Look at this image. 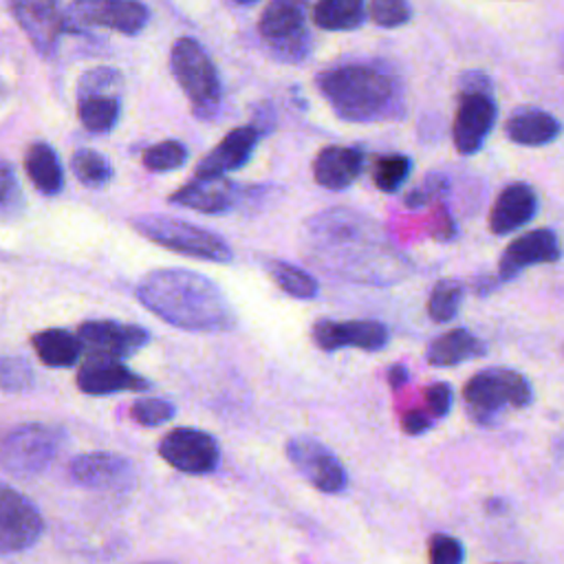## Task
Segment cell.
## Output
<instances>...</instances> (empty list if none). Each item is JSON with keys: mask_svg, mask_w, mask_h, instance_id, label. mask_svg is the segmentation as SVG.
<instances>
[{"mask_svg": "<svg viewBox=\"0 0 564 564\" xmlns=\"http://www.w3.org/2000/svg\"><path fill=\"white\" fill-rule=\"evenodd\" d=\"M304 258L330 275L370 286L397 284L412 271L379 223L344 207L319 212L306 223Z\"/></svg>", "mask_w": 564, "mask_h": 564, "instance_id": "obj_1", "label": "cell"}, {"mask_svg": "<svg viewBox=\"0 0 564 564\" xmlns=\"http://www.w3.org/2000/svg\"><path fill=\"white\" fill-rule=\"evenodd\" d=\"M333 112L352 123H383L405 117V90L399 73L377 59L348 62L315 77Z\"/></svg>", "mask_w": 564, "mask_h": 564, "instance_id": "obj_2", "label": "cell"}, {"mask_svg": "<svg viewBox=\"0 0 564 564\" xmlns=\"http://www.w3.org/2000/svg\"><path fill=\"white\" fill-rule=\"evenodd\" d=\"M137 297L163 322L185 330H227L236 315L223 291L205 275L187 269H159L148 273Z\"/></svg>", "mask_w": 564, "mask_h": 564, "instance_id": "obj_3", "label": "cell"}, {"mask_svg": "<svg viewBox=\"0 0 564 564\" xmlns=\"http://www.w3.org/2000/svg\"><path fill=\"white\" fill-rule=\"evenodd\" d=\"M533 399L529 379L511 368L491 366L478 370L463 386V405L476 425L491 427L505 410L527 408Z\"/></svg>", "mask_w": 564, "mask_h": 564, "instance_id": "obj_4", "label": "cell"}, {"mask_svg": "<svg viewBox=\"0 0 564 564\" xmlns=\"http://www.w3.org/2000/svg\"><path fill=\"white\" fill-rule=\"evenodd\" d=\"M172 73L198 119H214L220 108V79L214 62L194 37H178L170 51Z\"/></svg>", "mask_w": 564, "mask_h": 564, "instance_id": "obj_5", "label": "cell"}, {"mask_svg": "<svg viewBox=\"0 0 564 564\" xmlns=\"http://www.w3.org/2000/svg\"><path fill=\"white\" fill-rule=\"evenodd\" d=\"M132 227L148 240L170 251L198 258V260H209V262L231 260V247L218 234L205 227H198L194 223L161 216V214H145V216H137L132 220Z\"/></svg>", "mask_w": 564, "mask_h": 564, "instance_id": "obj_6", "label": "cell"}, {"mask_svg": "<svg viewBox=\"0 0 564 564\" xmlns=\"http://www.w3.org/2000/svg\"><path fill=\"white\" fill-rule=\"evenodd\" d=\"M308 0H269L258 31L273 57L297 64L311 51V33L306 26Z\"/></svg>", "mask_w": 564, "mask_h": 564, "instance_id": "obj_7", "label": "cell"}, {"mask_svg": "<svg viewBox=\"0 0 564 564\" xmlns=\"http://www.w3.org/2000/svg\"><path fill=\"white\" fill-rule=\"evenodd\" d=\"M62 432L44 423H26L11 430L0 443V467L15 478L42 474L57 454Z\"/></svg>", "mask_w": 564, "mask_h": 564, "instance_id": "obj_8", "label": "cell"}, {"mask_svg": "<svg viewBox=\"0 0 564 564\" xmlns=\"http://www.w3.org/2000/svg\"><path fill=\"white\" fill-rule=\"evenodd\" d=\"M148 20L150 11L139 0H73L62 15V29L79 33L93 26H104L134 35L145 29Z\"/></svg>", "mask_w": 564, "mask_h": 564, "instance_id": "obj_9", "label": "cell"}, {"mask_svg": "<svg viewBox=\"0 0 564 564\" xmlns=\"http://www.w3.org/2000/svg\"><path fill=\"white\" fill-rule=\"evenodd\" d=\"M498 117V106L491 90H460L452 139L460 154H474L487 141Z\"/></svg>", "mask_w": 564, "mask_h": 564, "instance_id": "obj_10", "label": "cell"}, {"mask_svg": "<svg viewBox=\"0 0 564 564\" xmlns=\"http://www.w3.org/2000/svg\"><path fill=\"white\" fill-rule=\"evenodd\" d=\"M42 529L44 522L35 505L18 489L0 482V555L29 549Z\"/></svg>", "mask_w": 564, "mask_h": 564, "instance_id": "obj_11", "label": "cell"}, {"mask_svg": "<svg viewBox=\"0 0 564 564\" xmlns=\"http://www.w3.org/2000/svg\"><path fill=\"white\" fill-rule=\"evenodd\" d=\"M286 456L295 469L319 491L339 494L346 489L348 476L339 458L317 438L293 436L286 443Z\"/></svg>", "mask_w": 564, "mask_h": 564, "instance_id": "obj_12", "label": "cell"}, {"mask_svg": "<svg viewBox=\"0 0 564 564\" xmlns=\"http://www.w3.org/2000/svg\"><path fill=\"white\" fill-rule=\"evenodd\" d=\"M159 454L174 469L185 474H207L216 469L220 449L212 434L196 427H176L159 445Z\"/></svg>", "mask_w": 564, "mask_h": 564, "instance_id": "obj_13", "label": "cell"}, {"mask_svg": "<svg viewBox=\"0 0 564 564\" xmlns=\"http://www.w3.org/2000/svg\"><path fill=\"white\" fill-rule=\"evenodd\" d=\"M562 258L560 238L553 229H531L507 245L498 262V280L509 282L520 275L527 267L557 262Z\"/></svg>", "mask_w": 564, "mask_h": 564, "instance_id": "obj_14", "label": "cell"}, {"mask_svg": "<svg viewBox=\"0 0 564 564\" xmlns=\"http://www.w3.org/2000/svg\"><path fill=\"white\" fill-rule=\"evenodd\" d=\"M388 326L375 319H317L313 326V339L322 350L339 348H361V350H381L388 344Z\"/></svg>", "mask_w": 564, "mask_h": 564, "instance_id": "obj_15", "label": "cell"}, {"mask_svg": "<svg viewBox=\"0 0 564 564\" xmlns=\"http://www.w3.org/2000/svg\"><path fill=\"white\" fill-rule=\"evenodd\" d=\"M77 386L86 394H112V392H123V390H145L148 381L132 372L119 357H110L104 352L90 355L77 372Z\"/></svg>", "mask_w": 564, "mask_h": 564, "instance_id": "obj_16", "label": "cell"}, {"mask_svg": "<svg viewBox=\"0 0 564 564\" xmlns=\"http://www.w3.org/2000/svg\"><path fill=\"white\" fill-rule=\"evenodd\" d=\"M9 7L33 48L44 57L53 55L64 31L57 0H9Z\"/></svg>", "mask_w": 564, "mask_h": 564, "instance_id": "obj_17", "label": "cell"}, {"mask_svg": "<svg viewBox=\"0 0 564 564\" xmlns=\"http://www.w3.org/2000/svg\"><path fill=\"white\" fill-rule=\"evenodd\" d=\"M70 478L93 489H128L134 482V467L128 458L110 452L79 454L70 460Z\"/></svg>", "mask_w": 564, "mask_h": 564, "instance_id": "obj_18", "label": "cell"}, {"mask_svg": "<svg viewBox=\"0 0 564 564\" xmlns=\"http://www.w3.org/2000/svg\"><path fill=\"white\" fill-rule=\"evenodd\" d=\"M79 339L93 350L110 357H128L145 346L148 333L137 324H123L115 319H90L77 330Z\"/></svg>", "mask_w": 564, "mask_h": 564, "instance_id": "obj_19", "label": "cell"}, {"mask_svg": "<svg viewBox=\"0 0 564 564\" xmlns=\"http://www.w3.org/2000/svg\"><path fill=\"white\" fill-rule=\"evenodd\" d=\"M170 200L203 214H225L238 203V187L225 176L194 174V178L178 187Z\"/></svg>", "mask_w": 564, "mask_h": 564, "instance_id": "obj_20", "label": "cell"}, {"mask_svg": "<svg viewBox=\"0 0 564 564\" xmlns=\"http://www.w3.org/2000/svg\"><path fill=\"white\" fill-rule=\"evenodd\" d=\"M538 212V194L529 183H509L489 212V229L496 236L524 227Z\"/></svg>", "mask_w": 564, "mask_h": 564, "instance_id": "obj_21", "label": "cell"}, {"mask_svg": "<svg viewBox=\"0 0 564 564\" xmlns=\"http://www.w3.org/2000/svg\"><path fill=\"white\" fill-rule=\"evenodd\" d=\"M258 141H260V132H258L256 126L234 128L198 163L196 174H200V176H225L227 172H234V170L242 167L251 159Z\"/></svg>", "mask_w": 564, "mask_h": 564, "instance_id": "obj_22", "label": "cell"}, {"mask_svg": "<svg viewBox=\"0 0 564 564\" xmlns=\"http://www.w3.org/2000/svg\"><path fill=\"white\" fill-rule=\"evenodd\" d=\"M364 167V154L359 148L326 145L313 161V178L326 189H346L357 181Z\"/></svg>", "mask_w": 564, "mask_h": 564, "instance_id": "obj_23", "label": "cell"}, {"mask_svg": "<svg viewBox=\"0 0 564 564\" xmlns=\"http://www.w3.org/2000/svg\"><path fill=\"white\" fill-rule=\"evenodd\" d=\"M505 134L509 137V141L518 145L538 148V145L553 143L562 134V123L546 110L524 106V108H518L507 119Z\"/></svg>", "mask_w": 564, "mask_h": 564, "instance_id": "obj_24", "label": "cell"}, {"mask_svg": "<svg viewBox=\"0 0 564 564\" xmlns=\"http://www.w3.org/2000/svg\"><path fill=\"white\" fill-rule=\"evenodd\" d=\"M485 341L476 337L467 328H452L438 337L432 339V344L425 350V359L434 368H447L458 366L467 359H476L485 355Z\"/></svg>", "mask_w": 564, "mask_h": 564, "instance_id": "obj_25", "label": "cell"}, {"mask_svg": "<svg viewBox=\"0 0 564 564\" xmlns=\"http://www.w3.org/2000/svg\"><path fill=\"white\" fill-rule=\"evenodd\" d=\"M24 170L35 189L46 196H55L64 187V172L59 159L55 150L44 141L29 145L24 156Z\"/></svg>", "mask_w": 564, "mask_h": 564, "instance_id": "obj_26", "label": "cell"}, {"mask_svg": "<svg viewBox=\"0 0 564 564\" xmlns=\"http://www.w3.org/2000/svg\"><path fill=\"white\" fill-rule=\"evenodd\" d=\"M33 350L46 366L68 368L82 355V339L64 328H48L33 335Z\"/></svg>", "mask_w": 564, "mask_h": 564, "instance_id": "obj_27", "label": "cell"}, {"mask_svg": "<svg viewBox=\"0 0 564 564\" xmlns=\"http://www.w3.org/2000/svg\"><path fill=\"white\" fill-rule=\"evenodd\" d=\"M366 20V0H317L313 22L324 31H352Z\"/></svg>", "mask_w": 564, "mask_h": 564, "instance_id": "obj_28", "label": "cell"}, {"mask_svg": "<svg viewBox=\"0 0 564 564\" xmlns=\"http://www.w3.org/2000/svg\"><path fill=\"white\" fill-rule=\"evenodd\" d=\"M77 117L88 132H110L119 119V97H79Z\"/></svg>", "mask_w": 564, "mask_h": 564, "instance_id": "obj_29", "label": "cell"}, {"mask_svg": "<svg viewBox=\"0 0 564 564\" xmlns=\"http://www.w3.org/2000/svg\"><path fill=\"white\" fill-rule=\"evenodd\" d=\"M465 289L458 280H438L427 297V315L436 324L452 322L460 308Z\"/></svg>", "mask_w": 564, "mask_h": 564, "instance_id": "obj_30", "label": "cell"}, {"mask_svg": "<svg viewBox=\"0 0 564 564\" xmlns=\"http://www.w3.org/2000/svg\"><path fill=\"white\" fill-rule=\"evenodd\" d=\"M70 167H73V174L77 176V181L93 189L108 185L112 178L110 161L97 150H88V148L77 150L70 159Z\"/></svg>", "mask_w": 564, "mask_h": 564, "instance_id": "obj_31", "label": "cell"}, {"mask_svg": "<svg viewBox=\"0 0 564 564\" xmlns=\"http://www.w3.org/2000/svg\"><path fill=\"white\" fill-rule=\"evenodd\" d=\"M269 271H271L275 284L284 293H289L293 297H300V300H308V297L317 295V280L308 271H304V269H300L295 264L282 262V260H273L269 264Z\"/></svg>", "mask_w": 564, "mask_h": 564, "instance_id": "obj_32", "label": "cell"}, {"mask_svg": "<svg viewBox=\"0 0 564 564\" xmlns=\"http://www.w3.org/2000/svg\"><path fill=\"white\" fill-rule=\"evenodd\" d=\"M123 90V75L112 66L88 68L77 82L79 97H119Z\"/></svg>", "mask_w": 564, "mask_h": 564, "instance_id": "obj_33", "label": "cell"}, {"mask_svg": "<svg viewBox=\"0 0 564 564\" xmlns=\"http://www.w3.org/2000/svg\"><path fill=\"white\" fill-rule=\"evenodd\" d=\"M412 161L405 154H383L372 165V183L377 189L392 194L397 192L410 176Z\"/></svg>", "mask_w": 564, "mask_h": 564, "instance_id": "obj_34", "label": "cell"}, {"mask_svg": "<svg viewBox=\"0 0 564 564\" xmlns=\"http://www.w3.org/2000/svg\"><path fill=\"white\" fill-rule=\"evenodd\" d=\"M187 161V148L176 141V139H167L161 141L156 145H150L143 152V165L150 172H170V170H178L183 163Z\"/></svg>", "mask_w": 564, "mask_h": 564, "instance_id": "obj_35", "label": "cell"}, {"mask_svg": "<svg viewBox=\"0 0 564 564\" xmlns=\"http://www.w3.org/2000/svg\"><path fill=\"white\" fill-rule=\"evenodd\" d=\"M447 192H449L447 176L443 172H427L423 176V181L403 196V203L410 209H421L430 203H436V200L445 198Z\"/></svg>", "mask_w": 564, "mask_h": 564, "instance_id": "obj_36", "label": "cell"}, {"mask_svg": "<svg viewBox=\"0 0 564 564\" xmlns=\"http://www.w3.org/2000/svg\"><path fill=\"white\" fill-rule=\"evenodd\" d=\"M33 386V368L22 357H0V388L7 392H24Z\"/></svg>", "mask_w": 564, "mask_h": 564, "instance_id": "obj_37", "label": "cell"}, {"mask_svg": "<svg viewBox=\"0 0 564 564\" xmlns=\"http://www.w3.org/2000/svg\"><path fill=\"white\" fill-rule=\"evenodd\" d=\"M370 18L377 26L397 29L410 22L412 7L408 0H370Z\"/></svg>", "mask_w": 564, "mask_h": 564, "instance_id": "obj_38", "label": "cell"}, {"mask_svg": "<svg viewBox=\"0 0 564 564\" xmlns=\"http://www.w3.org/2000/svg\"><path fill=\"white\" fill-rule=\"evenodd\" d=\"M22 209V192L15 172L9 163L0 161V220H11Z\"/></svg>", "mask_w": 564, "mask_h": 564, "instance_id": "obj_39", "label": "cell"}, {"mask_svg": "<svg viewBox=\"0 0 564 564\" xmlns=\"http://www.w3.org/2000/svg\"><path fill=\"white\" fill-rule=\"evenodd\" d=\"M176 408L167 399H156V397H145L134 401L132 405V419L143 425V427H156L174 416Z\"/></svg>", "mask_w": 564, "mask_h": 564, "instance_id": "obj_40", "label": "cell"}, {"mask_svg": "<svg viewBox=\"0 0 564 564\" xmlns=\"http://www.w3.org/2000/svg\"><path fill=\"white\" fill-rule=\"evenodd\" d=\"M430 564H463V544L445 533H436L427 546Z\"/></svg>", "mask_w": 564, "mask_h": 564, "instance_id": "obj_41", "label": "cell"}, {"mask_svg": "<svg viewBox=\"0 0 564 564\" xmlns=\"http://www.w3.org/2000/svg\"><path fill=\"white\" fill-rule=\"evenodd\" d=\"M454 401V392L449 388V383L445 381H434L425 388V408L434 419H441L449 412Z\"/></svg>", "mask_w": 564, "mask_h": 564, "instance_id": "obj_42", "label": "cell"}, {"mask_svg": "<svg viewBox=\"0 0 564 564\" xmlns=\"http://www.w3.org/2000/svg\"><path fill=\"white\" fill-rule=\"evenodd\" d=\"M432 425H434V416H432L427 410H408V412L401 416V427H403V432L410 434V436L423 434V432H427Z\"/></svg>", "mask_w": 564, "mask_h": 564, "instance_id": "obj_43", "label": "cell"}, {"mask_svg": "<svg viewBox=\"0 0 564 564\" xmlns=\"http://www.w3.org/2000/svg\"><path fill=\"white\" fill-rule=\"evenodd\" d=\"M388 383L392 390H399L408 383V368L403 364H394L388 368Z\"/></svg>", "mask_w": 564, "mask_h": 564, "instance_id": "obj_44", "label": "cell"}, {"mask_svg": "<svg viewBox=\"0 0 564 564\" xmlns=\"http://www.w3.org/2000/svg\"><path fill=\"white\" fill-rule=\"evenodd\" d=\"M498 275L494 278V275H489V278H478V280H474V289L480 293V295H485V293H489V291H494L496 286H498Z\"/></svg>", "mask_w": 564, "mask_h": 564, "instance_id": "obj_45", "label": "cell"}, {"mask_svg": "<svg viewBox=\"0 0 564 564\" xmlns=\"http://www.w3.org/2000/svg\"><path fill=\"white\" fill-rule=\"evenodd\" d=\"M505 509H507V502H505V500H500V498L487 500V511H489V513H502Z\"/></svg>", "mask_w": 564, "mask_h": 564, "instance_id": "obj_46", "label": "cell"}, {"mask_svg": "<svg viewBox=\"0 0 564 564\" xmlns=\"http://www.w3.org/2000/svg\"><path fill=\"white\" fill-rule=\"evenodd\" d=\"M236 4H256L258 0H234Z\"/></svg>", "mask_w": 564, "mask_h": 564, "instance_id": "obj_47", "label": "cell"}, {"mask_svg": "<svg viewBox=\"0 0 564 564\" xmlns=\"http://www.w3.org/2000/svg\"><path fill=\"white\" fill-rule=\"evenodd\" d=\"M143 564H172V562H143Z\"/></svg>", "mask_w": 564, "mask_h": 564, "instance_id": "obj_48", "label": "cell"}]
</instances>
